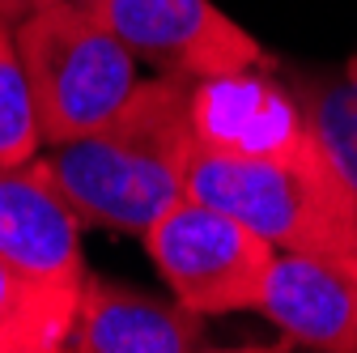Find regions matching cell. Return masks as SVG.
<instances>
[{
    "instance_id": "cell-4",
    "label": "cell",
    "mask_w": 357,
    "mask_h": 353,
    "mask_svg": "<svg viewBox=\"0 0 357 353\" xmlns=\"http://www.w3.org/2000/svg\"><path fill=\"white\" fill-rule=\"evenodd\" d=\"M141 239L174 302H183L188 311L204 320L230 311H259L277 247L264 243L238 217L196 196H183Z\"/></svg>"
},
{
    "instance_id": "cell-6",
    "label": "cell",
    "mask_w": 357,
    "mask_h": 353,
    "mask_svg": "<svg viewBox=\"0 0 357 353\" xmlns=\"http://www.w3.org/2000/svg\"><path fill=\"white\" fill-rule=\"evenodd\" d=\"M196 145L234 158H306L319 153L298 90H285L259 68L213 73L188 81Z\"/></svg>"
},
{
    "instance_id": "cell-10",
    "label": "cell",
    "mask_w": 357,
    "mask_h": 353,
    "mask_svg": "<svg viewBox=\"0 0 357 353\" xmlns=\"http://www.w3.org/2000/svg\"><path fill=\"white\" fill-rule=\"evenodd\" d=\"M77 290H56L26 277L0 255V353H56L77 320Z\"/></svg>"
},
{
    "instance_id": "cell-2",
    "label": "cell",
    "mask_w": 357,
    "mask_h": 353,
    "mask_svg": "<svg viewBox=\"0 0 357 353\" xmlns=\"http://www.w3.org/2000/svg\"><path fill=\"white\" fill-rule=\"evenodd\" d=\"M188 196L238 217L277 251L357 247V204L324 149L306 158H234L196 149Z\"/></svg>"
},
{
    "instance_id": "cell-5",
    "label": "cell",
    "mask_w": 357,
    "mask_h": 353,
    "mask_svg": "<svg viewBox=\"0 0 357 353\" xmlns=\"http://www.w3.org/2000/svg\"><path fill=\"white\" fill-rule=\"evenodd\" d=\"M85 5L123 38L132 56L183 81L259 68L268 60L255 34L230 22L213 0H85Z\"/></svg>"
},
{
    "instance_id": "cell-8",
    "label": "cell",
    "mask_w": 357,
    "mask_h": 353,
    "mask_svg": "<svg viewBox=\"0 0 357 353\" xmlns=\"http://www.w3.org/2000/svg\"><path fill=\"white\" fill-rule=\"evenodd\" d=\"M259 315L294 345L357 353V247L344 251H277Z\"/></svg>"
},
{
    "instance_id": "cell-11",
    "label": "cell",
    "mask_w": 357,
    "mask_h": 353,
    "mask_svg": "<svg viewBox=\"0 0 357 353\" xmlns=\"http://www.w3.org/2000/svg\"><path fill=\"white\" fill-rule=\"evenodd\" d=\"M315 141L344 179L353 204H357V60L336 77H315L298 90Z\"/></svg>"
},
{
    "instance_id": "cell-9",
    "label": "cell",
    "mask_w": 357,
    "mask_h": 353,
    "mask_svg": "<svg viewBox=\"0 0 357 353\" xmlns=\"http://www.w3.org/2000/svg\"><path fill=\"white\" fill-rule=\"evenodd\" d=\"M73 353H192L213 349L204 315L183 302H162L102 277H85L77 320L68 332Z\"/></svg>"
},
{
    "instance_id": "cell-12",
    "label": "cell",
    "mask_w": 357,
    "mask_h": 353,
    "mask_svg": "<svg viewBox=\"0 0 357 353\" xmlns=\"http://www.w3.org/2000/svg\"><path fill=\"white\" fill-rule=\"evenodd\" d=\"M38 145H43V132L30 98V81L17 56V38L9 22H0V166L34 158Z\"/></svg>"
},
{
    "instance_id": "cell-1",
    "label": "cell",
    "mask_w": 357,
    "mask_h": 353,
    "mask_svg": "<svg viewBox=\"0 0 357 353\" xmlns=\"http://www.w3.org/2000/svg\"><path fill=\"white\" fill-rule=\"evenodd\" d=\"M196 149L188 81L162 73L141 81L107 123L52 145L47 166L81 222L145 234L174 200L188 196Z\"/></svg>"
},
{
    "instance_id": "cell-7",
    "label": "cell",
    "mask_w": 357,
    "mask_h": 353,
    "mask_svg": "<svg viewBox=\"0 0 357 353\" xmlns=\"http://www.w3.org/2000/svg\"><path fill=\"white\" fill-rule=\"evenodd\" d=\"M81 213L43 158L0 166V255L26 277L77 290L85 285Z\"/></svg>"
},
{
    "instance_id": "cell-13",
    "label": "cell",
    "mask_w": 357,
    "mask_h": 353,
    "mask_svg": "<svg viewBox=\"0 0 357 353\" xmlns=\"http://www.w3.org/2000/svg\"><path fill=\"white\" fill-rule=\"evenodd\" d=\"M43 5H52V0H0V22L17 26L26 13H34V9H43Z\"/></svg>"
},
{
    "instance_id": "cell-3",
    "label": "cell",
    "mask_w": 357,
    "mask_h": 353,
    "mask_svg": "<svg viewBox=\"0 0 357 353\" xmlns=\"http://www.w3.org/2000/svg\"><path fill=\"white\" fill-rule=\"evenodd\" d=\"M13 38L43 145L73 141L107 123L141 85L137 56L85 0H52L26 13L13 26Z\"/></svg>"
}]
</instances>
